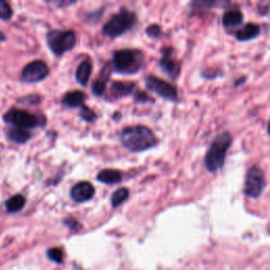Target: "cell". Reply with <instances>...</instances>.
I'll list each match as a JSON object with an SVG mask.
<instances>
[{
    "label": "cell",
    "instance_id": "obj_9",
    "mask_svg": "<svg viewBox=\"0 0 270 270\" xmlns=\"http://www.w3.org/2000/svg\"><path fill=\"white\" fill-rule=\"evenodd\" d=\"M49 67L42 60H34L25 66L21 72V81L24 83H38L49 75Z\"/></svg>",
    "mask_w": 270,
    "mask_h": 270
},
{
    "label": "cell",
    "instance_id": "obj_2",
    "mask_svg": "<svg viewBox=\"0 0 270 270\" xmlns=\"http://www.w3.org/2000/svg\"><path fill=\"white\" fill-rule=\"evenodd\" d=\"M231 143L232 137L229 132H223L213 139L205 156V166L209 172H215L224 166Z\"/></svg>",
    "mask_w": 270,
    "mask_h": 270
},
{
    "label": "cell",
    "instance_id": "obj_18",
    "mask_svg": "<svg viewBox=\"0 0 270 270\" xmlns=\"http://www.w3.org/2000/svg\"><path fill=\"white\" fill-rule=\"evenodd\" d=\"M8 138L11 139V141L18 143V144H23L31 138V133L28 132L25 129H21V128H17V127H13L10 130H8Z\"/></svg>",
    "mask_w": 270,
    "mask_h": 270
},
{
    "label": "cell",
    "instance_id": "obj_1",
    "mask_svg": "<svg viewBox=\"0 0 270 270\" xmlns=\"http://www.w3.org/2000/svg\"><path fill=\"white\" fill-rule=\"evenodd\" d=\"M120 142L130 151L142 152L153 148L158 143V139L149 128L135 126L127 128L121 132Z\"/></svg>",
    "mask_w": 270,
    "mask_h": 270
},
{
    "label": "cell",
    "instance_id": "obj_26",
    "mask_svg": "<svg viewBox=\"0 0 270 270\" xmlns=\"http://www.w3.org/2000/svg\"><path fill=\"white\" fill-rule=\"evenodd\" d=\"M66 224L69 226V227L70 228H71V229H78V228H80L81 227V225H80V223H78L76 220H74V219H70L69 221H67L66 222Z\"/></svg>",
    "mask_w": 270,
    "mask_h": 270
},
{
    "label": "cell",
    "instance_id": "obj_24",
    "mask_svg": "<svg viewBox=\"0 0 270 270\" xmlns=\"http://www.w3.org/2000/svg\"><path fill=\"white\" fill-rule=\"evenodd\" d=\"M80 116L86 121H92L95 119V117H96V114H95V113L90 108L83 107L82 111L80 113Z\"/></svg>",
    "mask_w": 270,
    "mask_h": 270
},
{
    "label": "cell",
    "instance_id": "obj_3",
    "mask_svg": "<svg viewBox=\"0 0 270 270\" xmlns=\"http://www.w3.org/2000/svg\"><path fill=\"white\" fill-rule=\"evenodd\" d=\"M143 63L141 52L133 50H119L113 55L115 71L123 74H134L139 71Z\"/></svg>",
    "mask_w": 270,
    "mask_h": 270
},
{
    "label": "cell",
    "instance_id": "obj_7",
    "mask_svg": "<svg viewBox=\"0 0 270 270\" xmlns=\"http://www.w3.org/2000/svg\"><path fill=\"white\" fill-rule=\"evenodd\" d=\"M4 121L13 125L14 127L21 129L35 128L39 126L38 116L31 114L30 112L22 111L18 109H11L6 112L3 116Z\"/></svg>",
    "mask_w": 270,
    "mask_h": 270
},
{
    "label": "cell",
    "instance_id": "obj_11",
    "mask_svg": "<svg viewBox=\"0 0 270 270\" xmlns=\"http://www.w3.org/2000/svg\"><path fill=\"white\" fill-rule=\"evenodd\" d=\"M164 56L161 59V67L163 69V71L166 73L167 75H169L173 80H176V78L180 75V66L178 60L174 59L171 55H172V50L169 51L164 50Z\"/></svg>",
    "mask_w": 270,
    "mask_h": 270
},
{
    "label": "cell",
    "instance_id": "obj_4",
    "mask_svg": "<svg viewBox=\"0 0 270 270\" xmlns=\"http://www.w3.org/2000/svg\"><path fill=\"white\" fill-rule=\"evenodd\" d=\"M136 22V16L126 8H121L119 13L114 15L112 18L103 25L102 32L106 36L118 37L127 31L131 29Z\"/></svg>",
    "mask_w": 270,
    "mask_h": 270
},
{
    "label": "cell",
    "instance_id": "obj_25",
    "mask_svg": "<svg viewBox=\"0 0 270 270\" xmlns=\"http://www.w3.org/2000/svg\"><path fill=\"white\" fill-rule=\"evenodd\" d=\"M146 33L149 37L156 38V37H160V35L162 33V29L159 24H151L150 27L146 30Z\"/></svg>",
    "mask_w": 270,
    "mask_h": 270
},
{
    "label": "cell",
    "instance_id": "obj_28",
    "mask_svg": "<svg viewBox=\"0 0 270 270\" xmlns=\"http://www.w3.org/2000/svg\"><path fill=\"white\" fill-rule=\"evenodd\" d=\"M4 39H5V35L1 31H0V42L3 41Z\"/></svg>",
    "mask_w": 270,
    "mask_h": 270
},
{
    "label": "cell",
    "instance_id": "obj_29",
    "mask_svg": "<svg viewBox=\"0 0 270 270\" xmlns=\"http://www.w3.org/2000/svg\"><path fill=\"white\" fill-rule=\"evenodd\" d=\"M268 133L270 135V121H269V124H268Z\"/></svg>",
    "mask_w": 270,
    "mask_h": 270
},
{
    "label": "cell",
    "instance_id": "obj_13",
    "mask_svg": "<svg viewBox=\"0 0 270 270\" xmlns=\"http://www.w3.org/2000/svg\"><path fill=\"white\" fill-rule=\"evenodd\" d=\"M135 88L134 83H127V82H116L112 85L111 92L115 98H119L127 95L131 94Z\"/></svg>",
    "mask_w": 270,
    "mask_h": 270
},
{
    "label": "cell",
    "instance_id": "obj_12",
    "mask_svg": "<svg viewBox=\"0 0 270 270\" xmlns=\"http://www.w3.org/2000/svg\"><path fill=\"white\" fill-rule=\"evenodd\" d=\"M261 33V28L257 23H247L237 32V39L240 41H248L258 37Z\"/></svg>",
    "mask_w": 270,
    "mask_h": 270
},
{
    "label": "cell",
    "instance_id": "obj_17",
    "mask_svg": "<svg viewBox=\"0 0 270 270\" xmlns=\"http://www.w3.org/2000/svg\"><path fill=\"white\" fill-rule=\"evenodd\" d=\"M121 173L117 170L113 169H104L100 171L97 176V180L103 184H116L121 180Z\"/></svg>",
    "mask_w": 270,
    "mask_h": 270
},
{
    "label": "cell",
    "instance_id": "obj_6",
    "mask_svg": "<svg viewBox=\"0 0 270 270\" xmlns=\"http://www.w3.org/2000/svg\"><path fill=\"white\" fill-rule=\"evenodd\" d=\"M265 187L266 180L263 170L258 166L250 167L246 174L244 192L248 197L258 198L263 193Z\"/></svg>",
    "mask_w": 270,
    "mask_h": 270
},
{
    "label": "cell",
    "instance_id": "obj_8",
    "mask_svg": "<svg viewBox=\"0 0 270 270\" xmlns=\"http://www.w3.org/2000/svg\"><path fill=\"white\" fill-rule=\"evenodd\" d=\"M146 86L150 91L156 93L159 95V96H161L165 99L172 100V101L178 100L177 89L174 88V87L172 85H170L169 83L161 80V78L154 77V76L147 77L146 78Z\"/></svg>",
    "mask_w": 270,
    "mask_h": 270
},
{
    "label": "cell",
    "instance_id": "obj_23",
    "mask_svg": "<svg viewBox=\"0 0 270 270\" xmlns=\"http://www.w3.org/2000/svg\"><path fill=\"white\" fill-rule=\"evenodd\" d=\"M106 85L107 83L101 80H97L95 81L92 85V91L95 95H97V96H101V95L104 93V90H106Z\"/></svg>",
    "mask_w": 270,
    "mask_h": 270
},
{
    "label": "cell",
    "instance_id": "obj_20",
    "mask_svg": "<svg viewBox=\"0 0 270 270\" xmlns=\"http://www.w3.org/2000/svg\"><path fill=\"white\" fill-rule=\"evenodd\" d=\"M128 196H129L128 189L120 188V189L116 190L111 197V203H112L113 207H117V206L123 204L128 198Z\"/></svg>",
    "mask_w": 270,
    "mask_h": 270
},
{
    "label": "cell",
    "instance_id": "obj_22",
    "mask_svg": "<svg viewBox=\"0 0 270 270\" xmlns=\"http://www.w3.org/2000/svg\"><path fill=\"white\" fill-rule=\"evenodd\" d=\"M12 8L8 3L3 0H0V19L8 20L12 17Z\"/></svg>",
    "mask_w": 270,
    "mask_h": 270
},
{
    "label": "cell",
    "instance_id": "obj_14",
    "mask_svg": "<svg viewBox=\"0 0 270 270\" xmlns=\"http://www.w3.org/2000/svg\"><path fill=\"white\" fill-rule=\"evenodd\" d=\"M91 73H92V63L89 59H86L78 66L76 70V81L82 86H86L89 82Z\"/></svg>",
    "mask_w": 270,
    "mask_h": 270
},
{
    "label": "cell",
    "instance_id": "obj_15",
    "mask_svg": "<svg viewBox=\"0 0 270 270\" xmlns=\"http://www.w3.org/2000/svg\"><path fill=\"white\" fill-rule=\"evenodd\" d=\"M243 19H244L243 13L240 10H238V8H234V10H229L224 14L222 21L225 27L232 28L241 24L243 22Z\"/></svg>",
    "mask_w": 270,
    "mask_h": 270
},
{
    "label": "cell",
    "instance_id": "obj_10",
    "mask_svg": "<svg viewBox=\"0 0 270 270\" xmlns=\"http://www.w3.org/2000/svg\"><path fill=\"white\" fill-rule=\"evenodd\" d=\"M94 187L88 181H82L76 184L71 190V197L76 203L89 201L94 195Z\"/></svg>",
    "mask_w": 270,
    "mask_h": 270
},
{
    "label": "cell",
    "instance_id": "obj_21",
    "mask_svg": "<svg viewBox=\"0 0 270 270\" xmlns=\"http://www.w3.org/2000/svg\"><path fill=\"white\" fill-rule=\"evenodd\" d=\"M47 256L55 263L62 264L64 262V252L60 248H50L47 252Z\"/></svg>",
    "mask_w": 270,
    "mask_h": 270
},
{
    "label": "cell",
    "instance_id": "obj_27",
    "mask_svg": "<svg viewBox=\"0 0 270 270\" xmlns=\"http://www.w3.org/2000/svg\"><path fill=\"white\" fill-rule=\"evenodd\" d=\"M135 98H136V100H138V101H146V100H148V99H150L149 97L147 96V95H146L144 92H138Z\"/></svg>",
    "mask_w": 270,
    "mask_h": 270
},
{
    "label": "cell",
    "instance_id": "obj_5",
    "mask_svg": "<svg viewBox=\"0 0 270 270\" xmlns=\"http://www.w3.org/2000/svg\"><path fill=\"white\" fill-rule=\"evenodd\" d=\"M47 41L51 51L60 56L75 47L76 36L72 31H52L48 34Z\"/></svg>",
    "mask_w": 270,
    "mask_h": 270
},
{
    "label": "cell",
    "instance_id": "obj_16",
    "mask_svg": "<svg viewBox=\"0 0 270 270\" xmlns=\"http://www.w3.org/2000/svg\"><path fill=\"white\" fill-rule=\"evenodd\" d=\"M86 100V95L82 91H71L68 92L64 97V103L68 107H81Z\"/></svg>",
    "mask_w": 270,
    "mask_h": 270
},
{
    "label": "cell",
    "instance_id": "obj_19",
    "mask_svg": "<svg viewBox=\"0 0 270 270\" xmlns=\"http://www.w3.org/2000/svg\"><path fill=\"white\" fill-rule=\"evenodd\" d=\"M25 205V198L21 194H16L5 202V209L7 212L15 213L20 211Z\"/></svg>",
    "mask_w": 270,
    "mask_h": 270
}]
</instances>
